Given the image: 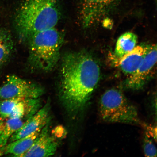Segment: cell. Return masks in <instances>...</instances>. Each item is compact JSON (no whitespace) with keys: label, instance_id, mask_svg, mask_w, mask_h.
<instances>
[{"label":"cell","instance_id":"13","mask_svg":"<svg viewBox=\"0 0 157 157\" xmlns=\"http://www.w3.org/2000/svg\"><path fill=\"white\" fill-rule=\"evenodd\" d=\"M38 99H25L19 102L13 110L9 118L22 119L27 114H34L39 105ZM35 114V113H34Z\"/></svg>","mask_w":157,"mask_h":157},{"label":"cell","instance_id":"8","mask_svg":"<svg viewBox=\"0 0 157 157\" xmlns=\"http://www.w3.org/2000/svg\"><path fill=\"white\" fill-rule=\"evenodd\" d=\"M50 120L42 128L32 146L22 157H49L55 154L58 143L49 133Z\"/></svg>","mask_w":157,"mask_h":157},{"label":"cell","instance_id":"15","mask_svg":"<svg viewBox=\"0 0 157 157\" xmlns=\"http://www.w3.org/2000/svg\"><path fill=\"white\" fill-rule=\"evenodd\" d=\"M13 48L10 35L6 29L0 28V66L4 63L9 58Z\"/></svg>","mask_w":157,"mask_h":157},{"label":"cell","instance_id":"1","mask_svg":"<svg viewBox=\"0 0 157 157\" xmlns=\"http://www.w3.org/2000/svg\"><path fill=\"white\" fill-rule=\"evenodd\" d=\"M101 70L87 52H70L63 59L60 95L64 106L76 115L85 109L99 83Z\"/></svg>","mask_w":157,"mask_h":157},{"label":"cell","instance_id":"10","mask_svg":"<svg viewBox=\"0 0 157 157\" xmlns=\"http://www.w3.org/2000/svg\"><path fill=\"white\" fill-rule=\"evenodd\" d=\"M147 46H138L131 52L117 58L118 66L127 75L130 76L136 71L144 58Z\"/></svg>","mask_w":157,"mask_h":157},{"label":"cell","instance_id":"5","mask_svg":"<svg viewBox=\"0 0 157 157\" xmlns=\"http://www.w3.org/2000/svg\"><path fill=\"white\" fill-rule=\"evenodd\" d=\"M44 93L40 86L11 75L7 76L0 86V101L17 98L38 99Z\"/></svg>","mask_w":157,"mask_h":157},{"label":"cell","instance_id":"16","mask_svg":"<svg viewBox=\"0 0 157 157\" xmlns=\"http://www.w3.org/2000/svg\"><path fill=\"white\" fill-rule=\"evenodd\" d=\"M24 99L25 98H17L0 101V117L3 119L9 118L15 106Z\"/></svg>","mask_w":157,"mask_h":157},{"label":"cell","instance_id":"3","mask_svg":"<svg viewBox=\"0 0 157 157\" xmlns=\"http://www.w3.org/2000/svg\"><path fill=\"white\" fill-rule=\"evenodd\" d=\"M29 60L39 70L48 71L57 64L63 36L56 27L36 33L29 39Z\"/></svg>","mask_w":157,"mask_h":157},{"label":"cell","instance_id":"7","mask_svg":"<svg viewBox=\"0 0 157 157\" xmlns=\"http://www.w3.org/2000/svg\"><path fill=\"white\" fill-rule=\"evenodd\" d=\"M120 0H83L81 11L82 22L88 27L97 22Z\"/></svg>","mask_w":157,"mask_h":157},{"label":"cell","instance_id":"6","mask_svg":"<svg viewBox=\"0 0 157 157\" xmlns=\"http://www.w3.org/2000/svg\"><path fill=\"white\" fill-rule=\"evenodd\" d=\"M157 62L156 44L147 46L146 54L134 73L128 76L126 82L128 89L137 90L144 87L154 74Z\"/></svg>","mask_w":157,"mask_h":157},{"label":"cell","instance_id":"2","mask_svg":"<svg viewBox=\"0 0 157 157\" xmlns=\"http://www.w3.org/2000/svg\"><path fill=\"white\" fill-rule=\"evenodd\" d=\"M57 0H25L16 15L20 38L28 40L36 33L55 27L59 20Z\"/></svg>","mask_w":157,"mask_h":157},{"label":"cell","instance_id":"4","mask_svg":"<svg viewBox=\"0 0 157 157\" xmlns=\"http://www.w3.org/2000/svg\"><path fill=\"white\" fill-rule=\"evenodd\" d=\"M99 112L102 119L106 122L143 124L136 108L116 88L108 90L101 96Z\"/></svg>","mask_w":157,"mask_h":157},{"label":"cell","instance_id":"11","mask_svg":"<svg viewBox=\"0 0 157 157\" xmlns=\"http://www.w3.org/2000/svg\"><path fill=\"white\" fill-rule=\"evenodd\" d=\"M44 126L39 128L34 132L26 136L8 143L4 151L3 154L11 155L15 157H21L31 148Z\"/></svg>","mask_w":157,"mask_h":157},{"label":"cell","instance_id":"18","mask_svg":"<svg viewBox=\"0 0 157 157\" xmlns=\"http://www.w3.org/2000/svg\"><path fill=\"white\" fill-rule=\"evenodd\" d=\"M5 123H4L3 119L0 117V135L2 132L4 128L5 127Z\"/></svg>","mask_w":157,"mask_h":157},{"label":"cell","instance_id":"12","mask_svg":"<svg viewBox=\"0 0 157 157\" xmlns=\"http://www.w3.org/2000/svg\"><path fill=\"white\" fill-rule=\"evenodd\" d=\"M137 42V37L134 33L128 32L124 33L117 39L115 49L117 58L121 57L132 51Z\"/></svg>","mask_w":157,"mask_h":157},{"label":"cell","instance_id":"17","mask_svg":"<svg viewBox=\"0 0 157 157\" xmlns=\"http://www.w3.org/2000/svg\"><path fill=\"white\" fill-rule=\"evenodd\" d=\"M152 138L147 133H145L143 140V148L145 156L154 157L157 156V149L155 145L151 139Z\"/></svg>","mask_w":157,"mask_h":157},{"label":"cell","instance_id":"14","mask_svg":"<svg viewBox=\"0 0 157 157\" xmlns=\"http://www.w3.org/2000/svg\"><path fill=\"white\" fill-rule=\"evenodd\" d=\"M24 123L21 119L9 118L5 124L2 132L0 135V156L3 155L11 136L22 127Z\"/></svg>","mask_w":157,"mask_h":157},{"label":"cell","instance_id":"9","mask_svg":"<svg viewBox=\"0 0 157 157\" xmlns=\"http://www.w3.org/2000/svg\"><path fill=\"white\" fill-rule=\"evenodd\" d=\"M50 105L47 103L38 111L29 118L22 127L16 132L10 139L8 143L27 136L34 132L39 128L44 126L50 120L48 114Z\"/></svg>","mask_w":157,"mask_h":157}]
</instances>
